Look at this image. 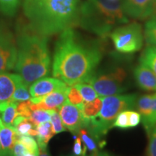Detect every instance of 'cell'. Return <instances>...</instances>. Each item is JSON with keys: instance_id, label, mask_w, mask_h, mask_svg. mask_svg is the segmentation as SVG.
<instances>
[{"instance_id": "ee69618b", "label": "cell", "mask_w": 156, "mask_h": 156, "mask_svg": "<svg viewBox=\"0 0 156 156\" xmlns=\"http://www.w3.org/2000/svg\"><path fill=\"white\" fill-rule=\"evenodd\" d=\"M67 156H75V155H67Z\"/></svg>"}, {"instance_id": "484cf974", "label": "cell", "mask_w": 156, "mask_h": 156, "mask_svg": "<svg viewBox=\"0 0 156 156\" xmlns=\"http://www.w3.org/2000/svg\"><path fill=\"white\" fill-rule=\"evenodd\" d=\"M16 142H19L21 144H23L29 152L36 154L38 155H39V147L38 142H36L32 136L18 135L17 134Z\"/></svg>"}, {"instance_id": "cb8c5ba5", "label": "cell", "mask_w": 156, "mask_h": 156, "mask_svg": "<svg viewBox=\"0 0 156 156\" xmlns=\"http://www.w3.org/2000/svg\"><path fill=\"white\" fill-rule=\"evenodd\" d=\"M21 0H0V12L8 16L15 14Z\"/></svg>"}, {"instance_id": "ba28073f", "label": "cell", "mask_w": 156, "mask_h": 156, "mask_svg": "<svg viewBox=\"0 0 156 156\" xmlns=\"http://www.w3.org/2000/svg\"><path fill=\"white\" fill-rule=\"evenodd\" d=\"M17 57V42L12 34L5 30L0 34V73L15 69Z\"/></svg>"}, {"instance_id": "ffe728a7", "label": "cell", "mask_w": 156, "mask_h": 156, "mask_svg": "<svg viewBox=\"0 0 156 156\" xmlns=\"http://www.w3.org/2000/svg\"><path fill=\"white\" fill-rule=\"evenodd\" d=\"M18 102L9 101L8 106L2 112V121L4 125L12 126L13 122L17 116V105Z\"/></svg>"}, {"instance_id": "b9f144b4", "label": "cell", "mask_w": 156, "mask_h": 156, "mask_svg": "<svg viewBox=\"0 0 156 156\" xmlns=\"http://www.w3.org/2000/svg\"><path fill=\"white\" fill-rule=\"evenodd\" d=\"M2 145L1 143H0V156L2 155Z\"/></svg>"}, {"instance_id": "3957f363", "label": "cell", "mask_w": 156, "mask_h": 156, "mask_svg": "<svg viewBox=\"0 0 156 156\" xmlns=\"http://www.w3.org/2000/svg\"><path fill=\"white\" fill-rule=\"evenodd\" d=\"M17 57L15 70L28 86L46 77L51 71V57L46 36L29 28L21 30L17 41Z\"/></svg>"}, {"instance_id": "5b68a950", "label": "cell", "mask_w": 156, "mask_h": 156, "mask_svg": "<svg viewBox=\"0 0 156 156\" xmlns=\"http://www.w3.org/2000/svg\"><path fill=\"white\" fill-rule=\"evenodd\" d=\"M102 106L99 114L95 118L87 122L85 129L94 139L100 144L104 142L103 138L109 130L117 116L126 110H132L136 106L137 95L136 94L114 95L101 97Z\"/></svg>"}, {"instance_id": "60d3db41", "label": "cell", "mask_w": 156, "mask_h": 156, "mask_svg": "<svg viewBox=\"0 0 156 156\" xmlns=\"http://www.w3.org/2000/svg\"><path fill=\"white\" fill-rule=\"evenodd\" d=\"M5 29H3V28L2 27V25H1V24H0V34H2V33H3L4 31H5Z\"/></svg>"}, {"instance_id": "4fadbf2b", "label": "cell", "mask_w": 156, "mask_h": 156, "mask_svg": "<svg viewBox=\"0 0 156 156\" xmlns=\"http://www.w3.org/2000/svg\"><path fill=\"white\" fill-rule=\"evenodd\" d=\"M134 77L140 88L147 91H156V75L151 68L140 62L134 69Z\"/></svg>"}, {"instance_id": "d6a6232c", "label": "cell", "mask_w": 156, "mask_h": 156, "mask_svg": "<svg viewBox=\"0 0 156 156\" xmlns=\"http://www.w3.org/2000/svg\"><path fill=\"white\" fill-rule=\"evenodd\" d=\"M128 111L126 110L121 112L116 117V120L113 124V127H117L120 129L129 128V120H128Z\"/></svg>"}, {"instance_id": "9c48e42d", "label": "cell", "mask_w": 156, "mask_h": 156, "mask_svg": "<svg viewBox=\"0 0 156 156\" xmlns=\"http://www.w3.org/2000/svg\"><path fill=\"white\" fill-rule=\"evenodd\" d=\"M127 17L144 20L156 17V0H122Z\"/></svg>"}, {"instance_id": "f546056e", "label": "cell", "mask_w": 156, "mask_h": 156, "mask_svg": "<svg viewBox=\"0 0 156 156\" xmlns=\"http://www.w3.org/2000/svg\"><path fill=\"white\" fill-rule=\"evenodd\" d=\"M148 136L147 156H156V124L153 126Z\"/></svg>"}, {"instance_id": "f1b7e54d", "label": "cell", "mask_w": 156, "mask_h": 156, "mask_svg": "<svg viewBox=\"0 0 156 156\" xmlns=\"http://www.w3.org/2000/svg\"><path fill=\"white\" fill-rule=\"evenodd\" d=\"M51 123L52 129L55 134L66 131V128L62 122L61 116L58 114V111L51 110Z\"/></svg>"}, {"instance_id": "83f0119b", "label": "cell", "mask_w": 156, "mask_h": 156, "mask_svg": "<svg viewBox=\"0 0 156 156\" xmlns=\"http://www.w3.org/2000/svg\"><path fill=\"white\" fill-rule=\"evenodd\" d=\"M51 119V110H36L32 112L29 119L35 126L42 123L49 122Z\"/></svg>"}, {"instance_id": "ac0fdd59", "label": "cell", "mask_w": 156, "mask_h": 156, "mask_svg": "<svg viewBox=\"0 0 156 156\" xmlns=\"http://www.w3.org/2000/svg\"><path fill=\"white\" fill-rule=\"evenodd\" d=\"M101 106H102V99L100 96L92 101H89V102L85 101L80 110L87 123L88 121L95 118L98 115L101 109Z\"/></svg>"}, {"instance_id": "7a4b0ae2", "label": "cell", "mask_w": 156, "mask_h": 156, "mask_svg": "<svg viewBox=\"0 0 156 156\" xmlns=\"http://www.w3.org/2000/svg\"><path fill=\"white\" fill-rule=\"evenodd\" d=\"M80 0H23L28 27L41 36L61 34L77 23Z\"/></svg>"}, {"instance_id": "e575fe53", "label": "cell", "mask_w": 156, "mask_h": 156, "mask_svg": "<svg viewBox=\"0 0 156 156\" xmlns=\"http://www.w3.org/2000/svg\"><path fill=\"white\" fill-rule=\"evenodd\" d=\"M128 120H129V128H132L140 124L141 121V116L139 112H134L132 110L128 111Z\"/></svg>"}, {"instance_id": "74e56055", "label": "cell", "mask_w": 156, "mask_h": 156, "mask_svg": "<svg viewBox=\"0 0 156 156\" xmlns=\"http://www.w3.org/2000/svg\"><path fill=\"white\" fill-rule=\"evenodd\" d=\"M90 156H113L111 155L110 153H107V152L105 151H98L93 152L91 153V155Z\"/></svg>"}, {"instance_id": "7402d4cb", "label": "cell", "mask_w": 156, "mask_h": 156, "mask_svg": "<svg viewBox=\"0 0 156 156\" xmlns=\"http://www.w3.org/2000/svg\"><path fill=\"white\" fill-rule=\"evenodd\" d=\"M75 86L80 91V94L83 98V100L85 102L92 101L99 96L92 85L88 83H78L75 85Z\"/></svg>"}, {"instance_id": "44dd1931", "label": "cell", "mask_w": 156, "mask_h": 156, "mask_svg": "<svg viewBox=\"0 0 156 156\" xmlns=\"http://www.w3.org/2000/svg\"><path fill=\"white\" fill-rule=\"evenodd\" d=\"M140 62L151 68L156 75V46H148L144 51Z\"/></svg>"}, {"instance_id": "f6af8a7d", "label": "cell", "mask_w": 156, "mask_h": 156, "mask_svg": "<svg viewBox=\"0 0 156 156\" xmlns=\"http://www.w3.org/2000/svg\"><path fill=\"white\" fill-rule=\"evenodd\" d=\"M1 113H2V112H0V116H1Z\"/></svg>"}, {"instance_id": "2e32d148", "label": "cell", "mask_w": 156, "mask_h": 156, "mask_svg": "<svg viewBox=\"0 0 156 156\" xmlns=\"http://www.w3.org/2000/svg\"><path fill=\"white\" fill-rule=\"evenodd\" d=\"M43 102L46 106V110L59 111L62 105L67 102V90L54 91L44 95Z\"/></svg>"}, {"instance_id": "7bdbcfd3", "label": "cell", "mask_w": 156, "mask_h": 156, "mask_svg": "<svg viewBox=\"0 0 156 156\" xmlns=\"http://www.w3.org/2000/svg\"><path fill=\"white\" fill-rule=\"evenodd\" d=\"M3 125H4V124L2 123V119H0V129H1V127Z\"/></svg>"}, {"instance_id": "1f68e13d", "label": "cell", "mask_w": 156, "mask_h": 156, "mask_svg": "<svg viewBox=\"0 0 156 156\" xmlns=\"http://www.w3.org/2000/svg\"><path fill=\"white\" fill-rule=\"evenodd\" d=\"M32 104L30 100L21 101L18 102L17 105V113L18 115H20L25 119H29L32 114V111L30 109V106Z\"/></svg>"}, {"instance_id": "8992f818", "label": "cell", "mask_w": 156, "mask_h": 156, "mask_svg": "<svg viewBox=\"0 0 156 156\" xmlns=\"http://www.w3.org/2000/svg\"><path fill=\"white\" fill-rule=\"evenodd\" d=\"M126 73L122 68L116 67L108 71H96L87 83L91 85L100 97L119 95L126 90Z\"/></svg>"}, {"instance_id": "5bb4252c", "label": "cell", "mask_w": 156, "mask_h": 156, "mask_svg": "<svg viewBox=\"0 0 156 156\" xmlns=\"http://www.w3.org/2000/svg\"><path fill=\"white\" fill-rule=\"evenodd\" d=\"M136 106L138 112L141 116L146 133L148 134L153 127L152 123V95H141L136 100Z\"/></svg>"}, {"instance_id": "e0dca14e", "label": "cell", "mask_w": 156, "mask_h": 156, "mask_svg": "<svg viewBox=\"0 0 156 156\" xmlns=\"http://www.w3.org/2000/svg\"><path fill=\"white\" fill-rule=\"evenodd\" d=\"M38 134H37V142L39 148L44 149L47 148V145L49 140L51 139L55 133L53 131L51 124L49 122L42 123L36 126Z\"/></svg>"}, {"instance_id": "8fae6325", "label": "cell", "mask_w": 156, "mask_h": 156, "mask_svg": "<svg viewBox=\"0 0 156 156\" xmlns=\"http://www.w3.org/2000/svg\"><path fill=\"white\" fill-rule=\"evenodd\" d=\"M69 85L56 77H43L35 82L30 87L31 97L44 96L57 90H67Z\"/></svg>"}, {"instance_id": "9a60e30c", "label": "cell", "mask_w": 156, "mask_h": 156, "mask_svg": "<svg viewBox=\"0 0 156 156\" xmlns=\"http://www.w3.org/2000/svg\"><path fill=\"white\" fill-rule=\"evenodd\" d=\"M17 134L13 126L3 125L0 129V143L2 149L1 156H12Z\"/></svg>"}, {"instance_id": "d4e9b609", "label": "cell", "mask_w": 156, "mask_h": 156, "mask_svg": "<svg viewBox=\"0 0 156 156\" xmlns=\"http://www.w3.org/2000/svg\"><path fill=\"white\" fill-rule=\"evenodd\" d=\"M80 136L82 141L84 143V145L86 146L87 149L90 152L96 151L98 150V145L97 144V141L94 139V137L89 133L85 128H83L80 130L79 133Z\"/></svg>"}, {"instance_id": "7c38bea8", "label": "cell", "mask_w": 156, "mask_h": 156, "mask_svg": "<svg viewBox=\"0 0 156 156\" xmlns=\"http://www.w3.org/2000/svg\"><path fill=\"white\" fill-rule=\"evenodd\" d=\"M23 83L18 74L0 73V103L10 100L17 86Z\"/></svg>"}, {"instance_id": "f35d334b", "label": "cell", "mask_w": 156, "mask_h": 156, "mask_svg": "<svg viewBox=\"0 0 156 156\" xmlns=\"http://www.w3.org/2000/svg\"><path fill=\"white\" fill-rule=\"evenodd\" d=\"M38 156H51L47 148H44V149H41L39 148V155Z\"/></svg>"}, {"instance_id": "ab89813d", "label": "cell", "mask_w": 156, "mask_h": 156, "mask_svg": "<svg viewBox=\"0 0 156 156\" xmlns=\"http://www.w3.org/2000/svg\"><path fill=\"white\" fill-rule=\"evenodd\" d=\"M25 156H38V155H36V154H34V153H31V152L28 151L25 154Z\"/></svg>"}, {"instance_id": "d6986e66", "label": "cell", "mask_w": 156, "mask_h": 156, "mask_svg": "<svg viewBox=\"0 0 156 156\" xmlns=\"http://www.w3.org/2000/svg\"><path fill=\"white\" fill-rule=\"evenodd\" d=\"M144 37L150 46H156V17L149 19L145 23Z\"/></svg>"}, {"instance_id": "6da1fadb", "label": "cell", "mask_w": 156, "mask_h": 156, "mask_svg": "<svg viewBox=\"0 0 156 156\" xmlns=\"http://www.w3.org/2000/svg\"><path fill=\"white\" fill-rule=\"evenodd\" d=\"M101 58L98 46L82 40L73 28L67 29L56 41L52 74L69 86L87 83Z\"/></svg>"}, {"instance_id": "836d02e7", "label": "cell", "mask_w": 156, "mask_h": 156, "mask_svg": "<svg viewBox=\"0 0 156 156\" xmlns=\"http://www.w3.org/2000/svg\"><path fill=\"white\" fill-rule=\"evenodd\" d=\"M87 147L85 145H83L80 136L76 137L73 146V154L75 156H86Z\"/></svg>"}, {"instance_id": "8d00e7d4", "label": "cell", "mask_w": 156, "mask_h": 156, "mask_svg": "<svg viewBox=\"0 0 156 156\" xmlns=\"http://www.w3.org/2000/svg\"><path fill=\"white\" fill-rule=\"evenodd\" d=\"M152 123L156 124V93L152 95Z\"/></svg>"}, {"instance_id": "4316f807", "label": "cell", "mask_w": 156, "mask_h": 156, "mask_svg": "<svg viewBox=\"0 0 156 156\" xmlns=\"http://www.w3.org/2000/svg\"><path fill=\"white\" fill-rule=\"evenodd\" d=\"M28 85H25L24 83L18 85L10 100L15 102H21V101L30 100L31 95L30 91L28 92Z\"/></svg>"}, {"instance_id": "d590c367", "label": "cell", "mask_w": 156, "mask_h": 156, "mask_svg": "<svg viewBox=\"0 0 156 156\" xmlns=\"http://www.w3.org/2000/svg\"><path fill=\"white\" fill-rule=\"evenodd\" d=\"M28 151V150L23 144L19 142H16L13 147L12 156H25V154Z\"/></svg>"}, {"instance_id": "277c9868", "label": "cell", "mask_w": 156, "mask_h": 156, "mask_svg": "<svg viewBox=\"0 0 156 156\" xmlns=\"http://www.w3.org/2000/svg\"><path fill=\"white\" fill-rule=\"evenodd\" d=\"M128 21L122 0H85L80 7L77 23L85 30L106 37L115 26Z\"/></svg>"}, {"instance_id": "30bf717a", "label": "cell", "mask_w": 156, "mask_h": 156, "mask_svg": "<svg viewBox=\"0 0 156 156\" xmlns=\"http://www.w3.org/2000/svg\"><path fill=\"white\" fill-rule=\"evenodd\" d=\"M65 128L73 134H78L80 130L86 126V121L78 107L66 102L58 111Z\"/></svg>"}, {"instance_id": "603a6c76", "label": "cell", "mask_w": 156, "mask_h": 156, "mask_svg": "<svg viewBox=\"0 0 156 156\" xmlns=\"http://www.w3.org/2000/svg\"><path fill=\"white\" fill-rule=\"evenodd\" d=\"M67 102L78 107L80 109H81L83 103H85L83 96L75 85L68 87L67 90Z\"/></svg>"}, {"instance_id": "4dcf8cb0", "label": "cell", "mask_w": 156, "mask_h": 156, "mask_svg": "<svg viewBox=\"0 0 156 156\" xmlns=\"http://www.w3.org/2000/svg\"><path fill=\"white\" fill-rule=\"evenodd\" d=\"M33 128H36V126H35L29 119H25L14 129L18 135H28L29 131Z\"/></svg>"}, {"instance_id": "52a82bcc", "label": "cell", "mask_w": 156, "mask_h": 156, "mask_svg": "<svg viewBox=\"0 0 156 156\" xmlns=\"http://www.w3.org/2000/svg\"><path fill=\"white\" fill-rule=\"evenodd\" d=\"M115 49L122 54L138 51L143 45V34L139 23H132L119 27L110 34Z\"/></svg>"}]
</instances>
